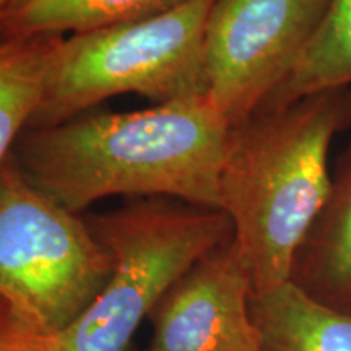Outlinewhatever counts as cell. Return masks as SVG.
Segmentation results:
<instances>
[{
    "mask_svg": "<svg viewBox=\"0 0 351 351\" xmlns=\"http://www.w3.org/2000/svg\"><path fill=\"white\" fill-rule=\"evenodd\" d=\"M85 219L111 257V275L85 313L52 339L56 351H127L174 283L232 239L223 210L165 197Z\"/></svg>",
    "mask_w": 351,
    "mask_h": 351,
    "instance_id": "3",
    "label": "cell"
},
{
    "mask_svg": "<svg viewBox=\"0 0 351 351\" xmlns=\"http://www.w3.org/2000/svg\"><path fill=\"white\" fill-rule=\"evenodd\" d=\"M230 122L205 96L25 129L10 160L72 212L106 197H165L221 210Z\"/></svg>",
    "mask_w": 351,
    "mask_h": 351,
    "instance_id": "1",
    "label": "cell"
},
{
    "mask_svg": "<svg viewBox=\"0 0 351 351\" xmlns=\"http://www.w3.org/2000/svg\"><path fill=\"white\" fill-rule=\"evenodd\" d=\"M0 351H56V346L0 296Z\"/></svg>",
    "mask_w": 351,
    "mask_h": 351,
    "instance_id": "13",
    "label": "cell"
},
{
    "mask_svg": "<svg viewBox=\"0 0 351 351\" xmlns=\"http://www.w3.org/2000/svg\"><path fill=\"white\" fill-rule=\"evenodd\" d=\"M258 351H351V315L307 296L293 282L251 296Z\"/></svg>",
    "mask_w": 351,
    "mask_h": 351,
    "instance_id": "9",
    "label": "cell"
},
{
    "mask_svg": "<svg viewBox=\"0 0 351 351\" xmlns=\"http://www.w3.org/2000/svg\"><path fill=\"white\" fill-rule=\"evenodd\" d=\"M189 0H15L0 36H65L103 26L142 20Z\"/></svg>",
    "mask_w": 351,
    "mask_h": 351,
    "instance_id": "10",
    "label": "cell"
},
{
    "mask_svg": "<svg viewBox=\"0 0 351 351\" xmlns=\"http://www.w3.org/2000/svg\"><path fill=\"white\" fill-rule=\"evenodd\" d=\"M215 2L189 0L148 19L60 38L44 96L26 129L62 124L124 93L156 104L207 95L204 43Z\"/></svg>",
    "mask_w": 351,
    "mask_h": 351,
    "instance_id": "4",
    "label": "cell"
},
{
    "mask_svg": "<svg viewBox=\"0 0 351 351\" xmlns=\"http://www.w3.org/2000/svg\"><path fill=\"white\" fill-rule=\"evenodd\" d=\"M330 0H217L205 29L207 98L230 125L285 80Z\"/></svg>",
    "mask_w": 351,
    "mask_h": 351,
    "instance_id": "6",
    "label": "cell"
},
{
    "mask_svg": "<svg viewBox=\"0 0 351 351\" xmlns=\"http://www.w3.org/2000/svg\"><path fill=\"white\" fill-rule=\"evenodd\" d=\"M339 88H351V0H330L300 59L257 111Z\"/></svg>",
    "mask_w": 351,
    "mask_h": 351,
    "instance_id": "11",
    "label": "cell"
},
{
    "mask_svg": "<svg viewBox=\"0 0 351 351\" xmlns=\"http://www.w3.org/2000/svg\"><path fill=\"white\" fill-rule=\"evenodd\" d=\"M109 275L111 257L86 219L33 187L8 156L0 168V296L54 339Z\"/></svg>",
    "mask_w": 351,
    "mask_h": 351,
    "instance_id": "5",
    "label": "cell"
},
{
    "mask_svg": "<svg viewBox=\"0 0 351 351\" xmlns=\"http://www.w3.org/2000/svg\"><path fill=\"white\" fill-rule=\"evenodd\" d=\"M251 278L234 243L197 262L150 315L143 351H258Z\"/></svg>",
    "mask_w": 351,
    "mask_h": 351,
    "instance_id": "7",
    "label": "cell"
},
{
    "mask_svg": "<svg viewBox=\"0 0 351 351\" xmlns=\"http://www.w3.org/2000/svg\"><path fill=\"white\" fill-rule=\"evenodd\" d=\"M291 282L313 300L351 315V145L296 254Z\"/></svg>",
    "mask_w": 351,
    "mask_h": 351,
    "instance_id": "8",
    "label": "cell"
},
{
    "mask_svg": "<svg viewBox=\"0 0 351 351\" xmlns=\"http://www.w3.org/2000/svg\"><path fill=\"white\" fill-rule=\"evenodd\" d=\"M62 36H0V168L32 122Z\"/></svg>",
    "mask_w": 351,
    "mask_h": 351,
    "instance_id": "12",
    "label": "cell"
},
{
    "mask_svg": "<svg viewBox=\"0 0 351 351\" xmlns=\"http://www.w3.org/2000/svg\"><path fill=\"white\" fill-rule=\"evenodd\" d=\"M13 2H15V0H0V26H2L3 16H5L7 10L12 7Z\"/></svg>",
    "mask_w": 351,
    "mask_h": 351,
    "instance_id": "14",
    "label": "cell"
},
{
    "mask_svg": "<svg viewBox=\"0 0 351 351\" xmlns=\"http://www.w3.org/2000/svg\"><path fill=\"white\" fill-rule=\"evenodd\" d=\"M350 125L351 88H339L257 111L230 129L221 210L252 295L291 282L296 254L330 195L332 143Z\"/></svg>",
    "mask_w": 351,
    "mask_h": 351,
    "instance_id": "2",
    "label": "cell"
}]
</instances>
